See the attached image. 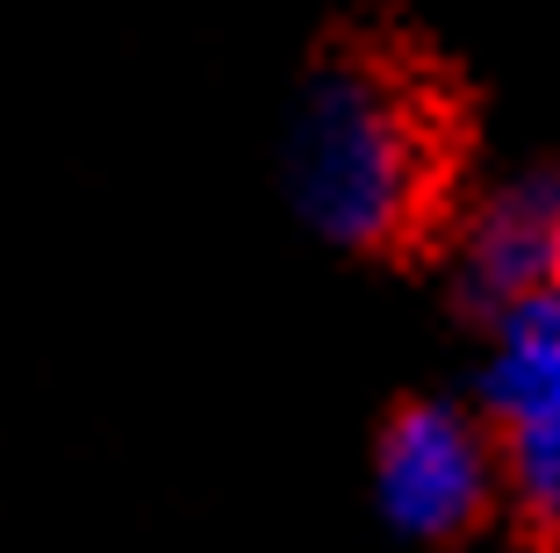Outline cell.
Listing matches in <instances>:
<instances>
[{
  "label": "cell",
  "instance_id": "obj_1",
  "mask_svg": "<svg viewBox=\"0 0 560 553\" xmlns=\"http://www.w3.org/2000/svg\"><path fill=\"white\" fill-rule=\"evenodd\" d=\"M295 201L338 244H396L439 195V101L402 58L338 50L295 115Z\"/></svg>",
  "mask_w": 560,
  "mask_h": 553
},
{
  "label": "cell",
  "instance_id": "obj_2",
  "mask_svg": "<svg viewBox=\"0 0 560 553\" xmlns=\"http://www.w3.org/2000/svg\"><path fill=\"white\" fill-rule=\"evenodd\" d=\"M489 410L503 424V474L532 525L560 532V288L532 295L495 324Z\"/></svg>",
  "mask_w": 560,
  "mask_h": 553
},
{
  "label": "cell",
  "instance_id": "obj_3",
  "mask_svg": "<svg viewBox=\"0 0 560 553\" xmlns=\"http://www.w3.org/2000/svg\"><path fill=\"white\" fill-rule=\"evenodd\" d=\"M381 510L417 539H453L489 510L495 488V453L460 410L445 403H410L388 417L374 453Z\"/></svg>",
  "mask_w": 560,
  "mask_h": 553
},
{
  "label": "cell",
  "instance_id": "obj_4",
  "mask_svg": "<svg viewBox=\"0 0 560 553\" xmlns=\"http://www.w3.org/2000/svg\"><path fill=\"white\" fill-rule=\"evenodd\" d=\"M467 280L495 310L560 288V180H517L467 223Z\"/></svg>",
  "mask_w": 560,
  "mask_h": 553
}]
</instances>
